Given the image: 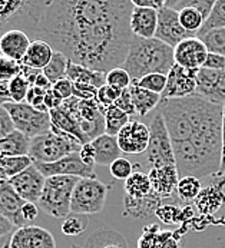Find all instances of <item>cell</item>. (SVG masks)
Returning <instances> with one entry per match:
<instances>
[{"instance_id":"cell-1","label":"cell","mask_w":225,"mask_h":248,"mask_svg":"<svg viewBox=\"0 0 225 248\" xmlns=\"http://www.w3.org/2000/svg\"><path fill=\"white\" fill-rule=\"evenodd\" d=\"M129 0L46 1L35 36L69 62L108 73L120 68L134 35Z\"/></svg>"},{"instance_id":"cell-2","label":"cell","mask_w":225,"mask_h":248,"mask_svg":"<svg viewBox=\"0 0 225 248\" xmlns=\"http://www.w3.org/2000/svg\"><path fill=\"white\" fill-rule=\"evenodd\" d=\"M158 109L171 138L180 178L217 175L223 156L224 107L194 95L164 99Z\"/></svg>"},{"instance_id":"cell-3","label":"cell","mask_w":225,"mask_h":248,"mask_svg":"<svg viewBox=\"0 0 225 248\" xmlns=\"http://www.w3.org/2000/svg\"><path fill=\"white\" fill-rule=\"evenodd\" d=\"M174 65V47L155 37L142 39L134 36L120 68L129 73L132 80H139L150 73L168 75Z\"/></svg>"},{"instance_id":"cell-4","label":"cell","mask_w":225,"mask_h":248,"mask_svg":"<svg viewBox=\"0 0 225 248\" xmlns=\"http://www.w3.org/2000/svg\"><path fill=\"white\" fill-rule=\"evenodd\" d=\"M80 148L82 143L75 137L52 126L49 132L32 138L29 158L33 164H50L79 152Z\"/></svg>"},{"instance_id":"cell-5","label":"cell","mask_w":225,"mask_h":248,"mask_svg":"<svg viewBox=\"0 0 225 248\" xmlns=\"http://www.w3.org/2000/svg\"><path fill=\"white\" fill-rule=\"evenodd\" d=\"M46 1H1L0 0V37L10 31H23L35 35Z\"/></svg>"},{"instance_id":"cell-6","label":"cell","mask_w":225,"mask_h":248,"mask_svg":"<svg viewBox=\"0 0 225 248\" xmlns=\"http://www.w3.org/2000/svg\"><path fill=\"white\" fill-rule=\"evenodd\" d=\"M79 178L49 177L45 181L38 207L53 218H66L71 214V200Z\"/></svg>"},{"instance_id":"cell-7","label":"cell","mask_w":225,"mask_h":248,"mask_svg":"<svg viewBox=\"0 0 225 248\" xmlns=\"http://www.w3.org/2000/svg\"><path fill=\"white\" fill-rule=\"evenodd\" d=\"M108 186L98 178H82L72 192L71 214L92 215L101 213L105 207Z\"/></svg>"},{"instance_id":"cell-8","label":"cell","mask_w":225,"mask_h":248,"mask_svg":"<svg viewBox=\"0 0 225 248\" xmlns=\"http://www.w3.org/2000/svg\"><path fill=\"white\" fill-rule=\"evenodd\" d=\"M150 145L147 149V162L150 168L177 165L171 138L159 109L152 115L150 124Z\"/></svg>"},{"instance_id":"cell-9","label":"cell","mask_w":225,"mask_h":248,"mask_svg":"<svg viewBox=\"0 0 225 248\" xmlns=\"http://www.w3.org/2000/svg\"><path fill=\"white\" fill-rule=\"evenodd\" d=\"M3 107L7 109L13 121L15 129L25 134L30 140L49 132L52 128L49 112H39L26 102L23 104L7 102Z\"/></svg>"},{"instance_id":"cell-10","label":"cell","mask_w":225,"mask_h":248,"mask_svg":"<svg viewBox=\"0 0 225 248\" xmlns=\"http://www.w3.org/2000/svg\"><path fill=\"white\" fill-rule=\"evenodd\" d=\"M196 73L198 71L174 65L166 75V86L161 95V101L194 96L196 91Z\"/></svg>"},{"instance_id":"cell-11","label":"cell","mask_w":225,"mask_h":248,"mask_svg":"<svg viewBox=\"0 0 225 248\" xmlns=\"http://www.w3.org/2000/svg\"><path fill=\"white\" fill-rule=\"evenodd\" d=\"M195 96L214 105H225V71L201 68L196 73Z\"/></svg>"},{"instance_id":"cell-12","label":"cell","mask_w":225,"mask_h":248,"mask_svg":"<svg viewBox=\"0 0 225 248\" xmlns=\"http://www.w3.org/2000/svg\"><path fill=\"white\" fill-rule=\"evenodd\" d=\"M36 168L43 174L45 178L49 177H75L82 179V178H96L95 175V168L86 167L80 156L79 152L71 154L56 162L50 164H35Z\"/></svg>"},{"instance_id":"cell-13","label":"cell","mask_w":225,"mask_h":248,"mask_svg":"<svg viewBox=\"0 0 225 248\" xmlns=\"http://www.w3.org/2000/svg\"><path fill=\"white\" fill-rule=\"evenodd\" d=\"M195 35L187 32L182 25L180 23V16L178 12L164 6L158 12V26H156V33L155 39L164 42L165 45L175 47L180 45L182 40L188 37H194Z\"/></svg>"},{"instance_id":"cell-14","label":"cell","mask_w":225,"mask_h":248,"mask_svg":"<svg viewBox=\"0 0 225 248\" xmlns=\"http://www.w3.org/2000/svg\"><path fill=\"white\" fill-rule=\"evenodd\" d=\"M46 178L36 168V165H30L28 170L20 172L19 175L10 178L9 184L13 186V189L17 192V195L25 202L38 204L39 198L42 195L43 186H45Z\"/></svg>"},{"instance_id":"cell-15","label":"cell","mask_w":225,"mask_h":248,"mask_svg":"<svg viewBox=\"0 0 225 248\" xmlns=\"http://www.w3.org/2000/svg\"><path fill=\"white\" fill-rule=\"evenodd\" d=\"M150 126L139 121H131L118 134L116 141L122 152L138 155L147 152L150 145Z\"/></svg>"},{"instance_id":"cell-16","label":"cell","mask_w":225,"mask_h":248,"mask_svg":"<svg viewBox=\"0 0 225 248\" xmlns=\"http://www.w3.org/2000/svg\"><path fill=\"white\" fill-rule=\"evenodd\" d=\"M207 56L208 49L204 42L196 36L188 37L174 47L175 65H180L185 69L199 71L204 66Z\"/></svg>"},{"instance_id":"cell-17","label":"cell","mask_w":225,"mask_h":248,"mask_svg":"<svg viewBox=\"0 0 225 248\" xmlns=\"http://www.w3.org/2000/svg\"><path fill=\"white\" fill-rule=\"evenodd\" d=\"M7 246L9 248H56V241L50 231L38 225H25L12 234Z\"/></svg>"},{"instance_id":"cell-18","label":"cell","mask_w":225,"mask_h":248,"mask_svg":"<svg viewBox=\"0 0 225 248\" xmlns=\"http://www.w3.org/2000/svg\"><path fill=\"white\" fill-rule=\"evenodd\" d=\"M26 202L17 195L9 181L0 182V214L16 228H22L26 221L22 217V208Z\"/></svg>"},{"instance_id":"cell-19","label":"cell","mask_w":225,"mask_h":248,"mask_svg":"<svg viewBox=\"0 0 225 248\" xmlns=\"http://www.w3.org/2000/svg\"><path fill=\"white\" fill-rule=\"evenodd\" d=\"M152 191L162 200H169L177 195V186L180 182V174L177 165H166L150 168L148 174Z\"/></svg>"},{"instance_id":"cell-20","label":"cell","mask_w":225,"mask_h":248,"mask_svg":"<svg viewBox=\"0 0 225 248\" xmlns=\"http://www.w3.org/2000/svg\"><path fill=\"white\" fill-rule=\"evenodd\" d=\"M129 26L132 35L142 39H152L156 33L158 12L152 9L134 6L129 17Z\"/></svg>"},{"instance_id":"cell-21","label":"cell","mask_w":225,"mask_h":248,"mask_svg":"<svg viewBox=\"0 0 225 248\" xmlns=\"http://www.w3.org/2000/svg\"><path fill=\"white\" fill-rule=\"evenodd\" d=\"M30 39L29 35L25 33L23 31H10L6 32L4 35L0 37V50L1 56L12 59L15 62H22L25 58L29 46H30Z\"/></svg>"},{"instance_id":"cell-22","label":"cell","mask_w":225,"mask_h":248,"mask_svg":"<svg viewBox=\"0 0 225 248\" xmlns=\"http://www.w3.org/2000/svg\"><path fill=\"white\" fill-rule=\"evenodd\" d=\"M138 248H181L177 232L164 231L156 224L144 227Z\"/></svg>"},{"instance_id":"cell-23","label":"cell","mask_w":225,"mask_h":248,"mask_svg":"<svg viewBox=\"0 0 225 248\" xmlns=\"http://www.w3.org/2000/svg\"><path fill=\"white\" fill-rule=\"evenodd\" d=\"M90 143L95 149V162L98 165L111 167L122 155V151L118 145L116 138L111 137V135L102 134L101 137L95 138Z\"/></svg>"},{"instance_id":"cell-24","label":"cell","mask_w":225,"mask_h":248,"mask_svg":"<svg viewBox=\"0 0 225 248\" xmlns=\"http://www.w3.org/2000/svg\"><path fill=\"white\" fill-rule=\"evenodd\" d=\"M194 205L202 215H214L220 210H223L224 195L215 184L208 181V185L202 186L199 195L194 201Z\"/></svg>"},{"instance_id":"cell-25","label":"cell","mask_w":225,"mask_h":248,"mask_svg":"<svg viewBox=\"0 0 225 248\" xmlns=\"http://www.w3.org/2000/svg\"><path fill=\"white\" fill-rule=\"evenodd\" d=\"M53 56V49L49 43H46L45 40H33L25 55V58L22 59V65L28 66L30 69L35 71H43L47 63L50 62Z\"/></svg>"},{"instance_id":"cell-26","label":"cell","mask_w":225,"mask_h":248,"mask_svg":"<svg viewBox=\"0 0 225 248\" xmlns=\"http://www.w3.org/2000/svg\"><path fill=\"white\" fill-rule=\"evenodd\" d=\"M164 200L152 192L145 200H131L123 197V215L131 218H145L162 205Z\"/></svg>"},{"instance_id":"cell-27","label":"cell","mask_w":225,"mask_h":248,"mask_svg":"<svg viewBox=\"0 0 225 248\" xmlns=\"http://www.w3.org/2000/svg\"><path fill=\"white\" fill-rule=\"evenodd\" d=\"M129 92H131V98H132L134 107L136 110V115H139V116H147L150 112L155 110L161 104V95L139 88L136 80H132V83L129 86Z\"/></svg>"},{"instance_id":"cell-28","label":"cell","mask_w":225,"mask_h":248,"mask_svg":"<svg viewBox=\"0 0 225 248\" xmlns=\"http://www.w3.org/2000/svg\"><path fill=\"white\" fill-rule=\"evenodd\" d=\"M105 76H106V73L92 71L89 68L75 65L72 62H69L68 72H66V79H69L72 83L89 85V86H92L95 89H99V88H102L106 83Z\"/></svg>"},{"instance_id":"cell-29","label":"cell","mask_w":225,"mask_h":248,"mask_svg":"<svg viewBox=\"0 0 225 248\" xmlns=\"http://www.w3.org/2000/svg\"><path fill=\"white\" fill-rule=\"evenodd\" d=\"M30 141L25 134L15 129L0 141V154L3 156H29Z\"/></svg>"},{"instance_id":"cell-30","label":"cell","mask_w":225,"mask_h":248,"mask_svg":"<svg viewBox=\"0 0 225 248\" xmlns=\"http://www.w3.org/2000/svg\"><path fill=\"white\" fill-rule=\"evenodd\" d=\"M123 188L125 197L131 200H145L153 192L148 174L142 171H134V174L125 181Z\"/></svg>"},{"instance_id":"cell-31","label":"cell","mask_w":225,"mask_h":248,"mask_svg":"<svg viewBox=\"0 0 225 248\" xmlns=\"http://www.w3.org/2000/svg\"><path fill=\"white\" fill-rule=\"evenodd\" d=\"M83 248H129L125 237L113 230H99L93 232Z\"/></svg>"},{"instance_id":"cell-32","label":"cell","mask_w":225,"mask_h":248,"mask_svg":"<svg viewBox=\"0 0 225 248\" xmlns=\"http://www.w3.org/2000/svg\"><path fill=\"white\" fill-rule=\"evenodd\" d=\"M104 119H105V134L115 138L122 131V128L131 122V116L122 112L120 109H118L115 105L104 110Z\"/></svg>"},{"instance_id":"cell-33","label":"cell","mask_w":225,"mask_h":248,"mask_svg":"<svg viewBox=\"0 0 225 248\" xmlns=\"http://www.w3.org/2000/svg\"><path fill=\"white\" fill-rule=\"evenodd\" d=\"M68 66H69V59L60 53V52H55L53 50V56L50 59V62L47 63V66L43 69V75L49 79V82L53 85L60 79L66 78V72H68Z\"/></svg>"},{"instance_id":"cell-34","label":"cell","mask_w":225,"mask_h":248,"mask_svg":"<svg viewBox=\"0 0 225 248\" xmlns=\"http://www.w3.org/2000/svg\"><path fill=\"white\" fill-rule=\"evenodd\" d=\"M202 189V182L201 179L195 177H182L180 178L178 186H177V195L178 200L182 201L185 205H189L196 200Z\"/></svg>"},{"instance_id":"cell-35","label":"cell","mask_w":225,"mask_h":248,"mask_svg":"<svg viewBox=\"0 0 225 248\" xmlns=\"http://www.w3.org/2000/svg\"><path fill=\"white\" fill-rule=\"evenodd\" d=\"M214 29H225V0H215L210 16L204 22L196 37L205 35L207 32Z\"/></svg>"},{"instance_id":"cell-36","label":"cell","mask_w":225,"mask_h":248,"mask_svg":"<svg viewBox=\"0 0 225 248\" xmlns=\"http://www.w3.org/2000/svg\"><path fill=\"white\" fill-rule=\"evenodd\" d=\"M178 16H180V23L182 25V28L195 36L198 35V32L201 31L205 22L204 16L195 7H191V6H185L184 9H181L178 12Z\"/></svg>"},{"instance_id":"cell-37","label":"cell","mask_w":225,"mask_h":248,"mask_svg":"<svg viewBox=\"0 0 225 248\" xmlns=\"http://www.w3.org/2000/svg\"><path fill=\"white\" fill-rule=\"evenodd\" d=\"M33 165V161L29 156H3L0 155V168L4 171L7 178L16 177L25 170Z\"/></svg>"},{"instance_id":"cell-38","label":"cell","mask_w":225,"mask_h":248,"mask_svg":"<svg viewBox=\"0 0 225 248\" xmlns=\"http://www.w3.org/2000/svg\"><path fill=\"white\" fill-rule=\"evenodd\" d=\"M214 3H215L214 0H168V1H165V6L175 10V12H180L185 6L195 7L204 16V19L207 20V17L210 16V13L212 10Z\"/></svg>"},{"instance_id":"cell-39","label":"cell","mask_w":225,"mask_h":248,"mask_svg":"<svg viewBox=\"0 0 225 248\" xmlns=\"http://www.w3.org/2000/svg\"><path fill=\"white\" fill-rule=\"evenodd\" d=\"M210 53H217L225 58V29H214L199 36Z\"/></svg>"},{"instance_id":"cell-40","label":"cell","mask_w":225,"mask_h":248,"mask_svg":"<svg viewBox=\"0 0 225 248\" xmlns=\"http://www.w3.org/2000/svg\"><path fill=\"white\" fill-rule=\"evenodd\" d=\"M30 88H32V85L22 75H17L15 79H12L9 82V95H10L12 102L23 104L26 101V96H28V92Z\"/></svg>"},{"instance_id":"cell-41","label":"cell","mask_w":225,"mask_h":248,"mask_svg":"<svg viewBox=\"0 0 225 248\" xmlns=\"http://www.w3.org/2000/svg\"><path fill=\"white\" fill-rule=\"evenodd\" d=\"M88 227V218L86 215H79V214H69L63 224H62V232L69 237H76L85 232Z\"/></svg>"},{"instance_id":"cell-42","label":"cell","mask_w":225,"mask_h":248,"mask_svg":"<svg viewBox=\"0 0 225 248\" xmlns=\"http://www.w3.org/2000/svg\"><path fill=\"white\" fill-rule=\"evenodd\" d=\"M191 210V205H187L185 208H181L178 205H161L155 215L161 218L165 224H177L185 219V213Z\"/></svg>"},{"instance_id":"cell-43","label":"cell","mask_w":225,"mask_h":248,"mask_svg":"<svg viewBox=\"0 0 225 248\" xmlns=\"http://www.w3.org/2000/svg\"><path fill=\"white\" fill-rule=\"evenodd\" d=\"M138 86L145 89V91H150L153 93H158V95H162L164 91H165V86H166V75H162V73H150L144 76L142 79L136 80Z\"/></svg>"},{"instance_id":"cell-44","label":"cell","mask_w":225,"mask_h":248,"mask_svg":"<svg viewBox=\"0 0 225 248\" xmlns=\"http://www.w3.org/2000/svg\"><path fill=\"white\" fill-rule=\"evenodd\" d=\"M105 80H106V85L112 86L118 91H125L131 86L132 83V79L129 76V73L122 69V68H115L112 71H109L105 76Z\"/></svg>"},{"instance_id":"cell-45","label":"cell","mask_w":225,"mask_h":248,"mask_svg":"<svg viewBox=\"0 0 225 248\" xmlns=\"http://www.w3.org/2000/svg\"><path fill=\"white\" fill-rule=\"evenodd\" d=\"M120 93H122V91H118V89H115V88L105 83L102 88L98 89L96 96H95V101H96V104L99 105V108L104 112L106 108L112 107L113 104L116 102V99L120 96Z\"/></svg>"},{"instance_id":"cell-46","label":"cell","mask_w":225,"mask_h":248,"mask_svg":"<svg viewBox=\"0 0 225 248\" xmlns=\"http://www.w3.org/2000/svg\"><path fill=\"white\" fill-rule=\"evenodd\" d=\"M17 75H20V63L0 56V82L9 83Z\"/></svg>"},{"instance_id":"cell-47","label":"cell","mask_w":225,"mask_h":248,"mask_svg":"<svg viewBox=\"0 0 225 248\" xmlns=\"http://www.w3.org/2000/svg\"><path fill=\"white\" fill-rule=\"evenodd\" d=\"M109 172L115 179L126 181L128 178L134 174V164L126 158H119L109 167Z\"/></svg>"},{"instance_id":"cell-48","label":"cell","mask_w":225,"mask_h":248,"mask_svg":"<svg viewBox=\"0 0 225 248\" xmlns=\"http://www.w3.org/2000/svg\"><path fill=\"white\" fill-rule=\"evenodd\" d=\"M118 109H120L122 112H125L126 115L132 116V115H136V110L134 107V102H132V98H131V92H129V88L122 91L120 96L116 99V102L113 104Z\"/></svg>"},{"instance_id":"cell-49","label":"cell","mask_w":225,"mask_h":248,"mask_svg":"<svg viewBox=\"0 0 225 248\" xmlns=\"http://www.w3.org/2000/svg\"><path fill=\"white\" fill-rule=\"evenodd\" d=\"M13 131H15V125L7 109L3 105H0V141L6 138L7 135H10Z\"/></svg>"},{"instance_id":"cell-50","label":"cell","mask_w":225,"mask_h":248,"mask_svg":"<svg viewBox=\"0 0 225 248\" xmlns=\"http://www.w3.org/2000/svg\"><path fill=\"white\" fill-rule=\"evenodd\" d=\"M52 91H53L55 93H58L63 101H66V99H69V98L74 96V92H72V82H71L69 79H66V78L58 80L56 83H53V85H52Z\"/></svg>"},{"instance_id":"cell-51","label":"cell","mask_w":225,"mask_h":248,"mask_svg":"<svg viewBox=\"0 0 225 248\" xmlns=\"http://www.w3.org/2000/svg\"><path fill=\"white\" fill-rule=\"evenodd\" d=\"M205 69H211V71H225V58L217 53H210L205 59L204 66Z\"/></svg>"},{"instance_id":"cell-52","label":"cell","mask_w":225,"mask_h":248,"mask_svg":"<svg viewBox=\"0 0 225 248\" xmlns=\"http://www.w3.org/2000/svg\"><path fill=\"white\" fill-rule=\"evenodd\" d=\"M79 156H80L82 162H83L86 167L95 168V164H96V162H95V149H93V146H92L90 142L82 145V148H80V151H79Z\"/></svg>"},{"instance_id":"cell-53","label":"cell","mask_w":225,"mask_h":248,"mask_svg":"<svg viewBox=\"0 0 225 248\" xmlns=\"http://www.w3.org/2000/svg\"><path fill=\"white\" fill-rule=\"evenodd\" d=\"M62 104H63V99H62L58 93H55L52 89L46 92V95H45V107L47 108L49 112H50L52 109L59 108Z\"/></svg>"},{"instance_id":"cell-54","label":"cell","mask_w":225,"mask_h":248,"mask_svg":"<svg viewBox=\"0 0 225 248\" xmlns=\"http://www.w3.org/2000/svg\"><path fill=\"white\" fill-rule=\"evenodd\" d=\"M38 214H39L38 204L26 202V204L23 205V208H22V217H23V219L26 221V224H28V222H30V221H33V219H36V218H38Z\"/></svg>"},{"instance_id":"cell-55","label":"cell","mask_w":225,"mask_h":248,"mask_svg":"<svg viewBox=\"0 0 225 248\" xmlns=\"http://www.w3.org/2000/svg\"><path fill=\"white\" fill-rule=\"evenodd\" d=\"M132 4L138 6V7H145V9H152V10L159 12L165 6V1L164 0H132Z\"/></svg>"},{"instance_id":"cell-56","label":"cell","mask_w":225,"mask_h":248,"mask_svg":"<svg viewBox=\"0 0 225 248\" xmlns=\"http://www.w3.org/2000/svg\"><path fill=\"white\" fill-rule=\"evenodd\" d=\"M35 88L39 89H43V91H50L52 89V83L49 82V79L43 75V72H40L38 76H36V80L33 83Z\"/></svg>"},{"instance_id":"cell-57","label":"cell","mask_w":225,"mask_h":248,"mask_svg":"<svg viewBox=\"0 0 225 248\" xmlns=\"http://www.w3.org/2000/svg\"><path fill=\"white\" fill-rule=\"evenodd\" d=\"M217 175H225V105L224 116H223V156H221V168Z\"/></svg>"},{"instance_id":"cell-58","label":"cell","mask_w":225,"mask_h":248,"mask_svg":"<svg viewBox=\"0 0 225 248\" xmlns=\"http://www.w3.org/2000/svg\"><path fill=\"white\" fill-rule=\"evenodd\" d=\"M12 230H13V225L0 214V237H3V235L12 232Z\"/></svg>"},{"instance_id":"cell-59","label":"cell","mask_w":225,"mask_h":248,"mask_svg":"<svg viewBox=\"0 0 225 248\" xmlns=\"http://www.w3.org/2000/svg\"><path fill=\"white\" fill-rule=\"evenodd\" d=\"M1 181H9V178H7V175L4 174V171L0 168V182H1Z\"/></svg>"},{"instance_id":"cell-60","label":"cell","mask_w":225,"mask_h":248,"mask_svg":"<svg viewBox=\"0 0 225 248\" xmlns=\"http://www.w3.org/2000/svg\"><path fill=\"white\" fill-rule=\"evenodd\" d=\"M71 248H83V247H79V246H72Z\"/></svg>"},{"instance_id":"cell-61","label":"cell","mask_w":225,"mask_h":248,"mask_svg":"<svg viewBox=\"0 0 225 248\" xmlns=\"http://www.w3.org/2000/svg\"><path fill=\"white\" fill-rule=\"evenodd\" d=\"M1 248H9V246H4V247H1Z\"/></svg>"},{"instance_id":"cell-62","label":"cell","mask_w":225,"mask_h":248,"mask_svg":"<svg viewBox=\"0 0 225 248\" xmlns=\"http://www.w3.org/2000/svg\"><path fill=\"white\" fill-rule=\"evenodd\" d=\"M0 56H1V50H0Z\"/></svg>"},{"instance_id":"cell-63","label":"cell","mask_w":225,"mask_h":248,"mask_svg":"<svg viewBox=\"0 0 225 248\" xmlns=\"http://www.w3.org/2000/svg\"><path fill=\"white\" fill-rule=\"evenodd\" d=\"M0 155H1V154H0Z\"/></svg>"}]
</instances>
